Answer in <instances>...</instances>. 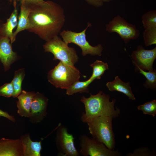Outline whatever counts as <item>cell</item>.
Instances as JSON below:
<instances>
[{
    "label": "cell",
    "instance_id": "obj_32",
    "mask_svg": "<svg viewBox=\"0 0 156 156\" xmlns=\"http://www.w3.org/2000/svg\"><path fill=\"white\" fill-rule=\"evenodd\" d=\"M0 9H1V8H0Z\"/></svg>",
    "mask_w": 156,
    "mask_h": 156
},
{
    "label": "cell",
    "instance_id": "obj_31",
    "mask_svg": "<svg viewBox=\"0 0 156 156\" xmlns=\"http://www.w3.org/2000/svg\"><path fill=\"white\" fill-rule=\"evenodd\" d=\"M2 26H0V31H1V27Z\"/></svg>",
    "mask_w": 156,
    "mask_h": 156
},
{
    "label": "cell",
    "instance_id": "obj_24",
    "mask_svg": "<svg viewBox=\"0 0 156 156\" xmlns=\"http://www.w3.org/2000/svg\"><path fill=\"white\" fill-rule=\"evenodd\" d=\"M138 109L142 111L143 114L154 117L156 114V101L153 100L139 105L138 107Z\"/></svg>",
    "mask_w": 156,
    "mask_h": 156
},
{
    "label": "cell",
    "instance_id": "obj_3",
    "mask_svg": "<svg viewBox=\"0 0 156 156\" xmlns=\"http://www.w3.org/2000/svg\"><path fill=\"white\" fill-rule=\"evenodd\" d=\"M113 118L109 116H101L91 119L86 123L93 138L102 143L110 150H114L115 145L112 127Z\"/></svg>",
    "mask_w": 156,
    "mask_h": 156
},
{
    "label": "cell",
    "instance_id": "obj_17",
    "mask_svg": "<svg viewBox=\"0 0 156 156\" xmlns=\"http://www.w3.org/2000/svg\"><path fill=\"white\" fill-rule=\"evenodd\" d=\"M17 3L15 2L13 3L14 10L10 17L7 19L6 22L2 25L0 31V37L6 36L9 38L11 43L12 39L13 30L17 27L18 24V13Z\"/></svg>",
    "mask_w": 156,
    "mask_h": 156
},
{
    "label": "cell",
    "instance_id": "obj_19",
    "mask_svg": "<svg viewBox=\"0 0 156 156\" xmlns=\"http://www.w3.org/2000/svg\"><path fill=\"white\" fill-rule=\"evenodd\" d=\"M93 81L90 78L85 81H77L66 89V94L70 96L78 93H88V86Z\"/></svg>",
    "mask_w": 156,
    "mask_h": 156
},
{
    "label": "cell",
    "instance_id": "obj_5",
    "mask_svg": "<svg viewBox=\"0 0 156 156\" xmlns=\"http://www.w3.org/2000/svg\"><path fill=\"white\" fill-rule=\"evenodd\" d=\"M43 48L45 52H50L54 55L53 60L71 66L77 63L79 57L74 48L69 47L58 36L46 42Z\"/></svg>",
    "mask_w": 156,
    "mask_h": 156
},
{
    "label": "cell",
    "instance_id": "obj_2",
    "mask_svg": "<svg viewBox=\"0 0 156 156\" xmlns=\"http://www.w3.org/2000/svg\"><path fill=\"white\" fill-rule=\"evenodd\" d=\"M110 97L109 95L101 91L95 95L90 94L88 98L83 96L80 101L84 105L85 111L82 114L81 120L86 123L88 120L99 116H109L113 118L118 117L120 109H115L116 99H113L110 101Z\"/></svg>",
    "mask_w": 156,
    "mask_h": 156
},
{
    "label": "cell",
    "instance_id": "obj_29",
    "mask_svg": "<svg viewBox=\"0 0 156 156\" xmlns=\"http://www.w3.org/2000/svg\"><path fill=\"white\" fill-rule=\"evenodd\" d=\"M10 3H13L14 2L24 1L27 3L39 4L45 2L44 0H7Z\"/></svg>",
    "mask_w": 156,
    "mask_h": 156
},
{
    "label": "cell",
    "instance_id": "obj_22",
    "mask_svg": "<svg viewBox=\"0 0 156 156\" xmlns=\"http://www.w3.org/2000/svg\"><path fill=\"white\" fill-rule=\"evenodd\" d=\"M142 23L145 29L156 28V11L151 10L144 14L142 17Z\"/></svg>",
    "mask_w": 156,
    "mask_h": 156
},
{
    "label": "cell",
    "instance_id": "obj_12",
    "mask_svg": "<svg viewBox=\"0 0 156 156\" xmlns=\"http://www.w3.org/2000/svg\"><path fill=\"white\" fill-rule=\"evenodd\" d=\"M17 55L12 49L10 39L6 36L0 37V60L4 70L6 71L15 61Z\"/></svg>",
    "mask_w": 156,
    "mask_h": 156
},
{
    "label": "cell",
    "instance_id": "obj_18",
    "mask_svg": "<svg viewBox=\"0 0 156 156\" xmlns=\"http://www.w3.org/2000/svg\"><path fill=\"white\" fill-rule=\"evenodd\" d=\"M130 83L129 82H123L117 76L114 80L107 82L106 86L110 91H116L122 92L127 96L129 99L134 100L135 98L132 93Z\"/></svg>",
    "mask_w": 156,
    "mask_h": 156
},
{
    "label": "cell",
    "instance_id": "obj_11",
    "mask_svg": "<svg viewBox=\"0 0 156 156\" xmlns=\"http://www.w3.org/2000/svg\"><path fill=\"white\" fill-rule=\"evenodd\" d=\"M48 102V99L43 95L39 92L35 93L32 101L29 118L31 122H39L46 117Z\"/></svg>",
    "mask_w": 156,
    "mask_h": 156
},
{
    "label": "cell",
    "instance_id": "obj_6",
    "mask_svg": "<svg viewBox=\"0 0 156 156\" xmlns=\"http://www.w3.org/2000/svg\"><path fill=\"white\" fill-rule=\"evenodd\" d=\"M92 26L91 24L88 23L86 28L81 32H77L68 30H64L61 32L60 35L63 40L67 44L73 43L79 46L82 50L83 56L90 54L91 55L101 56L103 48L100 44L93 46L86 39V31L88 28Z\"/></svg>",
    "mask_w": 156,
    "mask_h": 156
},
{
    "label": "cell",
    "instance_id": "obj_4",
    "mask_svg": "<svg viewBox=\"0 0 156 156\" xmlns=\"http://www.w3.org/2000/svg\"><path fill=\"white\" fill-rule=\"evenodd\" d=\"M80 77V72L74 66L60 61L49 72L47 79L55 87L67 89L79 81Z\"/></svg>",
    "mask_w": 156,
    "mask_h": 156
},
{
    "label": "cell",
    "instance_id": "obj_28",
    "mask_svg": "<svg viewBox=\"0 0 156 156\" xmlns=\"http://www.w3.org/2000/svg\"><path fill=\"white\" fill-rule=\"evenodd\" d=\"M88 3L94 7L98 8L102 6L106 2H109L114 0H85Z\"/></svg>",
    "mask_w": 156,
    "mask_h": 156
},
{
    "label": "cell",
    "instance_id": "obj_9",
    "mask_svg": "<svg viewBox=\"0 0 156 156\" xmlns=\"http://www.w3.org/2000/svg\"><path fill=\"white\" fill-rule=\"evenodd\" d=\"M74 138L68 132L63 125L59 127L57 130L55 141L60 155L64 156H79L74 145Z\"/></svg>",
    "mask_w": 156,
    "mask_h": 156
},
{
    "label": "cell",
    "instance_id": "obj_15",
    "mask_svg": "<svg viewBox=\"0 0 156 156\" xmlns=\"http://www.w3.org/2000/svg\"><path fill=\"white\" fill-rule=\"evenodd\" d=\"M20 11L18 17L17 25L16 30L13 33L11 44L15 41L16 36L19 33L24 30H28L30 27L29 7L24 1L20 2Z\"/></svg>",
    "mask_w": 156,
    "mask_h": 156
},
{
    "label": "cell",
    "instance_id": "obj_1",
    "mask_svg": "<svg viewBox=\"0 0 156 156\" xmlns=\"http://www.w3.org/2000/svg\"><path fill=\"white\" fill-rule=\"evenodd\" d=\"M26 3L29 10L30 27L27 31L46 42L57 36L65 22L62 7L49 0L42 3Z\"/></svg>",
    "mask_w": 156,
    "mask_h": 156
},
{
    "label": "cell",
    "instance_id": "obj_7",
    "mask_svg": "<svg viewBox=\"0 0 156 156\" xmlns=\"http://www.w3.org/2000/svg\"><path fill=\"white\" fill-rule=\"evenodd\" d=\"M105 29L109 33H117L125 43L137 39L140 34L139 30L135 25L128 23L119 15L106 25Z\"/></svg>",
    "mask_w": 156,
    "mask_h": 156
},
{
    "label": "cell",
    "instance_id": "obj_30",
    "mask_svg": "<svg viewBox=\"0 0 156 156\" xmlns=\"http://www.w3.org/2000/svg\"><path fill=\"white\" fill-rule=\"evenodd\" d=\"M1 117L5 118L14 122L15 121V119L13 116L10 115L7 112L0 109V118Z\"/></svg>",
    "mask_w": 156,
    "mask_h": 156
},
{
    "label": "cell",
    "instance_id": "obj_23",
    "mask_svg": "<svg viewBox=\"0 0 156 156\" xmlns=\"http://www.w3.org/2000/svg\"><path fill=\"white\" fill-rule=\"evenodd\" d=\"M136 69L139 70V73L142 74L146 79L145 82L144 84V87L147 88L155 90L156 88V70L153 69L152 71L147 72L138 67Z\"/></svg>",
    "mask_w": 156,
    "mask_h": 156
},
{
    "label": "cell",
    "instance_id": "obj_14",
    "mask_svg": "<svg viewBox=\"0 0 156 156\" xmlns=\"http://www.w3.org/2000/svg\"><path fill=\"white\" fill-rule=\"evenodd\" d=\"M35 93L34 92L22 90L17 97L18 100L17 102V113L20 116L29 117L31 104Z\"/></svg>",
    "mask_w": 156,
    "mask_h": 156
},
{
    "label": "cell",
    "instance_id": "obj_10",
    "mask_svg": "<svg viewBox=\"0 0 156 156\" xmlns=\"http://www.w3.org/2000/svg\"><path fill=\"white\" fill-rule=\"evenodd\" d=\"M131 57L136 69L138 67L144 71H152L154 69L153 64L156 58V47L148 50L139 45L137 49L132 52Z\"/></svg>",
    "mask_w": 156,
    "mask_h": 156
},
{
    "label": "cell",
    "instance_id": "obj_13",
    "mask_svg": "<svg viewBox=\"0 0 156 156\" xmlns=\"http://www.w3.org/2000/svg\"><path fill=\"white\" fill-rule=\"evenodd\" d=\"M23 156V147L20 139L3 138L0 139V156Z\"/></svg>",
    "mask_w": 156,
    "mask_h": 156
},
{
    "label": "cell",
    "instance_id": "obj_21",
    "mask_svg": "<svg viewBox=\"0 0 156 156\" xmlns=\"http://www.w3.org/2000/svg\"><path fill=\"white\" fill-rule=\"evenodd\" d=\"M25 75V72L23 68L19 69L15 71L14 78L12 81L14 90L13 97H17L21 92L22 82Z\"/></svg>",
    "mask_w": 156,
    "mask_h": 156
},
{
    "label": "cell",
    "instance_id": "obj_16",
    "mask_svg": "<svg viewBox=\"0 0 156 156\" xmlns=\"http://www.w3.org/2000/svg\"><path fill=\"white\" fill-rule=\"evenodd\" d=\"M23 149V156H40L42 149L41 141L34 142L30 138L29 134L21 137Z\"/></svg>",
    "mask_w": 156,
    "mask_h": 156
},
{
    "label": "cell",
    "instance_id": "obj_26",
    "mask_svg": "<svg viewBox=\"0 0 156 156\" xmlns=\"http://www.w3.org/2000/svg\"><path fill=\"white\" fill-rule=\"evenodd\" d=\"M156 155L155 151H151L146 147L139 148L135 149L133 153L127 154L128 156H152Z\"/></svg>",
    "mask_w": 156,
    "mask_h": 156
},
{
    "label": "cell",
    "instance_id": "obj_27",
    "mask_svg": "<svg viewBox=\"0 0 156 156\" xmlns=\"http://www.w3.org/2000/svg\"><path fill=\"white\" fill-rule=\"evenodd\" d=\"M14 92L13 86L12 81L0 86V96L10 97L12 96Z\"/></svg>",
    "mask_w": 156,
    "mask_h": 156
},
{
    "label": "cell",
    "instance_id": "obj_20",
    "mask_svg": "<svg viewBox=\"0 0 156 156\" xmlns=\"http://www.w3.org/2000/svg\"><path fill=\"white\" fill-rule=\"evenodd\" d=\"M90 66L92 68V74L89 78L93 81L95 79H100L105 72L109 69L107 63L99 60H96Z\"/></svg>",
    "mask_w": 156,
    "mask_h": 156
},
{
    "label": "cell",
    "instance_id": "obj_8",
    "mask_svg": "<svg viewBox=\"0 0 156 156\" xmlns=\"http://www.w3.org/2000/svg\"><path fill=\"white\" fill-rule=\"evenodd\" d=\"M81 147L79 153L83 156H119L121 155L118 151L110 150L103 144L85 135L79 138Z\"/></svg>",
    "mask_w": 156,
    "mask_h": 156
},
{
    "label": "cell",
    "instance_id": "obj_25",
    "mask_svg": "<svg viewBox=\"0 0 156 156\" xmlns=\"http://www.w3.org/2000/svg\"><path fill=\"white\" fill-rule=\"evenodd\" d=\"M143 36L145 46H148L156 44V28L145 29Z\"/></svg>",
    "mask_w": 156,
    "mask_h": 156
}]
</instances>
